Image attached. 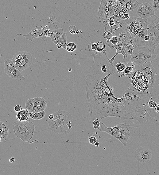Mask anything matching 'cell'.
<instances>
[{"mask_svg":"<svg viewBox=\"0 0 159 175\" xmlns=\"http://www.w3.org/2000/svg\"><path fill=\"white\" fill-rule=\"evenodd\" d=\"M115 71H106L103 69L100 60L93 61L88 74L86 76L85 100L92 120L97 118L102 121L107 117L120 118L123 110L122 100L113 93L108 78L115 73Z\"/></svg>","mask_w":159,"mask_h":175,"instance_id":"6da1fadb","label":"cell"},{"mask_svg":"<svg viewBox=\"0 0 159 175\" xmlns=\"http://www.w3.org/2000/svg\"><path fill=\"white\" fill-rule=\"evenodd\" d=\"M118 27L130 33L137 39V46L145 47L144 38L147 35V19L132 16L126 20L119 19L116 21Z\"/></svg>","mask_w":159,"mask_h":175,"instance_id":"7a4b0ae2","label":"cell"},{"mask_svg":"<svg viewBox=\"0 0 159 175\" xmlns=\"http://www.w3.org/2000/svg\"><path fill=\"white\" fill-rule=\"evenodd\" d=\"M54 118L47 121L50 130L56 134H67L74 127L75 121L69 112L59 110L53 113Z\"/></svg>","mask_w":159,"mask_h":175,"instance_id":"3957f363","label":"cell"},{"mask_svg":"<svg viewBox=\"0 0 159 175\" xmlns=\"http://www.w3.org/2000/svg\"><path fill=\"white\" fill-rule=\"evenodd\" d=\"M112 29L114 35L118 37V43L114 46H112L111 44L105 42V44L110 48L111 49L114 48L116 49V52L114 57L111 59H109L108 61L111 64H112L115 57L118 54H122L126 45L130 43L137 44L136 38L132 37L130 33L126 32L118 27Z\"/></svg>","mask_w":159,"mask_h":175,"instance_id":"277c9868","label":"cell"},{"mask_svg":"<svg viewBox=\"0 0 159 175\" xmlns=\"http://www.w3.org/2000/svg\"><path fill=\"white\" fill-rule=\"evenodd\" d=\"M129 126L130 125L126 124L121 123L114 127L109 128L101 121L100 128L98 130L105 132L111 135L120 141L124 146H126L131 135Z\"/></svg>","mask_w":159,"mask_h":175,"instance_id":"5b68a950","label":"cell"},{"mask_svg":"<svg viewBox=\"0 0 159 175\" xmlns=\"http://www.w3.org/2000/svg\"><path fill=\"white\" fill-rule=\"evenodd\" d=\"M147 35L149 41L145 42V47L151 51H154L159 44V18L155 15L147 19Z\"/></svg>","mask_w":159,"mask_h":175,"instance_id":"8992f818","label":"cell"},{"mask_svg":"<svg viewBox=\"0 0 159 175\" xmlns=\"http://www.w3.org/2000/svg\"><path fill=\"white\" fill-rule=\"evenodd\" d=\"M113 0H102L99 8L98 16L101 20L107 21L112 16H115L114 19L118 20L121 18L122 16L126 13L121 11V8L118 7L117 4Z\"/></svg>","mask_w":159,"mask_h":175,"instance_id":"52a82bcc","label":"cell"},{"mask_svg":"<svg viewBox=\"0 0 159 175\" xmlns=\"http://www.w3.org/2000/svg\"><path fill=\"white\" fill-rule=\"evenodd\" d=\"M13 129L16 137L21 139L24 142H29L33 136L35 126L34 123L29 120L19 121L13 123Z\"/></svg>","mask_w":159,"mask_h":175,"instance_id":"ba28073f","label":"cell"},{"mask_svg":"<svg viewBox=\"0 0 159 175\" xmlns=\"http://www.w3.org/2000/svg\"><path fill=\"white\" fill-rule=\"evenodd\" d=\"M157 55L144 46H137L134 49L130 61L135 64L141 65L153 61Z\"/></svg>","mask_w":159,"mask_h":175,"instance_id":"9c48e42d","label":"cell"},{"mask_svg":"<svg viewBox=\"0 0 159 175\" xmlns=\"http://www.w3.org/2000/svg\"><path fill=\"white\" fill-rule=\"evenodd\" d=\"M12 60L16 68L21 72L31 65L33 58L31 54L28 52L19 51L13 56Z\"/></svg>","mask_w":159,"mask_h":175,"instance_id":"30bf717a","label":"cell"},{"mask_svg":"<svg viewBox=\"0 0 159 175\" xmlns=\"http://www.w3.org/2000/svg\"><path fill=\"white\" fill-rule=\"evenodd\" d=\"M4 70L5 73L12 78L25 80V78L15 67L12 60L6 59L4 61Z\"/></svg>","mask_w":159,"mask_h":175,"instance_id":"8fae6325","label":"cell"},{"mask_svg":"<svg viewBox=\"0 0 159 175\" xmlns=\"http://www.w3.org/2000/svg\"><path fill=\"white\" fill-rule=\"evenodd\" d=\"M135 159L142 163L149 162L152 157L151 151L145 146L138 148L134 152Z\"/></svg>","mask_w":159,"mask_h":175,"instance_id":"7c38bea8","label":"cell"},{"mask_svg":"<svg viewBox=\"0 0 159 175\" xmlns=\"http://www.w3.org/2000/svg\"><path fill=\"white\" fill-rule=\"evenodd\" d=\"M45 29V27H43L42 26H40V27L37 26L33 29L31 31L27 34L25 35L21 34H17L15 37L14 40L15 41V39L18 35H21L24 36L26 39L31 41L33 44H34L33 40L35 38H40L45 41L46 38L44 35V33Z\"/></svg>","mask_w":159,"mask_h":175,"instance_id":"4fadbf2b","label":"cell"},{"mask_svg":"<svg viewBox=\"0 0 159 175\" xmlns=\"http://www.w3.org/2000/svg\"><path fill=\"white\" fill-rule=\"evenodd\" d=\"M141 70L145 74L150 77V79L149 82V88L153 87L156 79L157 73L156 70L152 66L151 62H148L142 64L141 67Z\"/></svg>","mask_w":159,"mask_h":175,"instance_id":"5bb4252c","label":"cell"},{"mask_svg":"<svg viewBox=\"0 0 159 175\" xmlns=\"http://www.w3.org/2000/svg\"><path fill=\"white\" fill-rule=\"evenodd\" d=\"M137 14L142 19H147L155 15V12L152 6L148 3L142 4L138 8Z\"/></svg>","mask_w":159,"mask_h":175,"instance_id":"9a60e30c","label":"cell"},{"mask_svg":"<svg viewBox=\"0 0 159 175\" xmlns=\"http://www.w3.org/2000/svg\"><path fill=\"white\" fill-rule=\"evenodd\" d=\"M137 43H130L125 46L124 49V56L122 63H126L130 60L134 49L137 47Z\"/></svg>","mask_w":159,"mask_h":175,"instance_id":"2e32d148","label":"cell"},{"mask_svg":"<svg viewBox=\"0 0 159 175\" xmlns=\"http://www.w3.org/2000/svg\"><path fill=\"white\" fill-rule=\"evenodd\" d=\"M64 32L63 28H56L51 31L50 37L52 41L55 44H56Z\"/></svg>","mask_w":159,"mask_h":175,"instance_id":"e0dca14e","label":"cell"},{"mask_svg":"<svg viewBox=\"0 0 159 175\" xmlns=\"http://www.w3.org/2000/svg\"><path fill=\"white\" fill-rule=\"evenodd\" d=\"M17 120L19 121H25L29 120V112L27 110H22L16 114Z\"/></svg>","mask_w":159,"mask_h":175,"instance_id":"ac0fdd59","label":"cell"},{"mask_svg":"<svg viewBox=\"0 0 159 175\" xmlns=\"http://www.w3.org/2000/svg\"><path fill=\"white\" fill-rule=\"evenodd\" d=\"M33 99L35 105L41 107L45 109L47 106V104L44 98L40 97H36Z\"/></svg>","mask_w":159,"mask_h":175,"instance_id":"d6986e66","label":"cell"},{"mask_svg":"<svg viewBox=\"0 0 159 175\" xmlns=\"http://www.w3.org/2000/svg\"><path fill=\"white\" fill-rule=\"evenodd\" d=\"M46 113L45 111H43L39 113H31L29 112V117L35 120H39L44 118Z\"/></svg>","mask_w":159,"mask_h":175,"instance_id":"ffe728a7","label":"cell"},{"mask_svg":"<svg viewBox=\"0 0 159 175\" xmlns=\"http://www.w3.org/2000/svg\"><path fill=\"white\" fill-rule=\"evenodd\" d=\"M131 65L126 67L123 71V73L121 76V77H128L132 74V72L134 71L135 64L134 63L131 62Z\"/></svg>","mask_w":159,"mask_h":175,"instance_id":"44dd1931","label":"cell"},{"mask_svg":"<svg viewBox=\"0 0 159 175\" xmlns=\"http://www.w3.org/2000/svg\"><path fill=\"white\" fill-rule=\"evenodd\" d=\"M9 133V128L7 125L4 123L3 126L1 137V142L6 141L7 140Z\"/></svg>","mask_w":159,"mask_h":175,"instance_id":"7402d4cb","label":"cell"},{"mask_svg":"<svg viewBox=\"0 0 159 175\" xmlns=\"http://www.w3.org/2000/svg\"><path fill=\"white\" fill-rule=\"evenodd\" d=\"M99 140V137L98 134L96 133H92L89 135L88 141L89 144H94Z\"/></svg>","mask_w":159,"mask_h":175,"instance_id":"603a6c76","label":"cell"},{"mask_svg":"<svg viewBox=\"0 0 159 175\" xmlns=\"http://www.w3.org/2000/svg\"><path fill=\"white\" fill-rule=\"evenodd\" d=\"M114 66L117 69L119 74H121L122 72H123L125 68L126 67V66L123 63L120 62H115Z\"/></svg>","mask_w":159,"mask_h":175,"instance_id":"cb8c5ba5","label":"cell"},{"mask_svg":"<svg viewBox=\"0 0 159 175\" xmlns=\"http://www.w3.org/2000/svg\"><path fill=\"white\" fill-rule=\"evenodd\" d=\"M106 46L105 44L102 42H99L96 43V49L97 52L99 53H104L105 50Z\"/></svg>","mask_w":159,"mask_h":175,"instance_id":"d4e9b609","label":"cell"},{"mask_svg":"<svg viewBox=\"0 0 159 175\" xmlns=\"http://www.w3.org/2000/svg\"><path fill=\"white\" fill-rule=\"evenodd\" d=\"M57 43L60 44L62 45V48L66 50L68 44L67 41V36L65 33L62 37L59 39Z\"/></svg>","mask_w":159,"mask_h":175,"instance_id":"484cf974","label":"cell"},{"mask_svg":"<svg viewBox=\"0 0 159 175\" xmlns=\"http://www.w3.org/2000/svg\"><path fill=\"white\" fill-rule=\"evenodd\" d=\"M35 106L34 102L33 99H29L26 101L25 103V107L29 112H31Z\"/></svg>","mask_w":159,"mask_h":175,"instance_id":"4316f807","label":"cell"},{"mask_svg":"<svg viewBox=\"0 0 159 175\" xmlns=\"http://www.w3.org/2000/svg\"><path fill=\"white\" fill-rule=\"evenodd\" d=\"M77 49V45L74 42H70L67 44L66 50L68 52L72 53L74 52Z\"/></svg>","mask_w":159,"mask_h":175,"instance_id":"83f0119b","label":"cell"},{"mask_svg":"<svg viewBox=\"0 0 159 175\" xmlns=\"http://www.w3.org/2000/svg\"><path fill=\"white\" fill-rule=\"evenodd\" d=\"M107 43H111L112 44H113V46H114L116 45L118 42V38L116 36H112L109 38H107Z\"/></svg>","mask_w":159,"mask_h":175,"instance_id":"f1b7e54d","label":"cell"},{"mask_svg":"<svg viewBox=\"0 0 159 175\" xmlns=\"http://www.w3.org/2000/svg\"><path fill=\"white\" fill-rule=\"evenodd\" d=\"M101 122V121L99 120L97 118L93 120L92 124L95 129L98 130L100 126Z\"/></svg>","mask_w":159,"mask_h":175,"instance_id":"f546056e","label":"cell"},{"mask_svg":"<svg viewBox=\"0 0 159 175\" xmlns=\"http://www.w3.org/2000/svg\"><path fill=\"white\" fill-rule=\"evenodd\" d=\"M45 109L41 107L35 105L31 113H39V112H41L43 111H45Z\"/></svg>","mask_w":159,"mask_h":175,"instance_id":"4dcf8cb0","label":"cell"},{"mask_svg":"<svg viewBox=\"0 0 159 175\" xmlns=\"http://www.w3.org/2000/svg\"><path fill=\"white\" fill-rule=\"evenodd\" d=\"M152 7L155 10L159 9V0H153L152 3Z\"/></svg>","mask_w":159,"mask_h":175,"instance_id":"1f68e13d","label":"cell"},{"mask_svg":"<svg viewBox=\"0 0 159 175\" xmlns=\"http://www.w3.org/2000/svg\"><path fill=\"white\" fill-rule=\"evenodd\" d=\"M158 104L156 102L152 100H149L148 102V105L150 108H155Z\"/></svg>","mask_w":159,"mask_h":175,"instance_id":"d6a6232c","label":"cell"},{"mask_svg":"<svg viewBox=\"0 0 159 175\" xmlns=\"http://www.w3.org/2000/svg\"><path fill=\"white\" fill-rule=\"evenodd\" d=\"M69 31L71 34L74 35L76 34V31H77V28L75 26L72 25L69 26Z\"/></svg>","mask_w":159,"mask_h":175,"instance_id":"836d02e7","label":"cell"},{"mask_svg":"<svg viewBox=\"0 0 159 175\" xmlns=\"http://www.w3.org/2000/svg\"><path fill=\"white\" fill-rule=\"evenodd\" d=\"M14 110L16 113H18L22 110V108L21 105H16L14 108Z\"/></svg>","mask_w":159,"mask_h":175,"instance_id":"e575fe53","label":"cell"},{"mask_svg":"<svg viewBox=\"0 0 159 175\" xmlns=\"http://www.w3.org/2000/svg\"><path fill=\"white\" fill-rule=\"evenodd\" d=\"M44 35L47 37H50L51 34V30L49 29H45L44 31Z\"/></svg>","mask_w":159,"mask_h":175,"instance_id":"d590c367","label":"cell"},{"mask_svg":"<svg viewBox=\"0 0 159 175\" xmlns=\"http://www.w3.org/2000/svg\"><path fill=\"white\" fill-rule=\"evenodd\" d=\"M4 123L3 122L0 121V143L1 142V137L2 132V129L3 126H4Z\"/></svg>","mask_w":159,"mask_h":175,"instance_id":"8d00e7d4","label":"cell"},{"mask_svg":"<svg viewBox=\"0 0 159 175\" xmlns=\"http://www.w3.org/2000/svg\"><path fill=\"white\" fill-rule=\"evenodd\" d=\"M130 16L128 13H125L123 15H122L120 19L122 20H126L130 18Z\"/></svg>","mask_w":159,"mask_h":175,"instance_id":"74e56055","label":"cell"},{"mask_svg":"<svg viewBox=\"0 0 159 175\" xmlns=\"http://www.w3.org/2000/svg\"><path fill=\"white\" fill-rule=\"evenodd\" d=\"M91 45V49L90 50L92 51H94L96 49V43L95 42H92Z\"/></svg>","mask_w":159,"mask_h":175,"instance_id":"f35d334b","label":"cell"},{"mask_svg":"<svg viewBox=\"0 0 159 175\" xmlns=\"http://www.w3.org/2000/svg\"><path fill=\"white\" fill-rule=\"evenodd\" d=\"M150 39V36L148 35H145L144 38V40L145 43L146 42L149 41Z\"/></svg>","mask_w":159,"mask_h":175,"instance_id":"ab89813d","label":"cell"},{"mask_svg":"<svg viewBox=\"0 0 159 175\" xmlns=\"http://www.w3.org/2000/svg\"><path fill=\"white\" fill-rule=\"evenodd\" d=\"M15 161V158L14 157H11L9 159L10 162V163L14 162Z\"/></svg>","mask_w":159,"mask_h":175,"instance_id":"60d3db41","label":"cell"},{"mask_svg":"<svg viewBox=\"0 0 159 175\" xmlns=\"http://www.w3.org/2000/svg\"><path fill=\"white\" fill-rule=\"evenodd\" d=\"M154 109L157 113H159V104H158L157 107H156Z\"/></svg>","mask_w":159,"mask_h":175,"instance_id":"b9f144b4","label":"cell"},{"mask_svg":"<svg viewBox=\"0 0 159 175\" xmlns=\"http://www.w3.org/2000/svg\"><path fill=\"white\" fill-rule=\"evenodd\" d=\"M56 46L58 49H61L62 48V45L58 43L56 44Z\"/></svg>","mask_w":159,"mask_h":175,"instance_id":"7bdbcfd3","label":"cell"},{"mask_svg":"<svg viewBox=\"0 0 159 175\" xmlns=\"http://www.w3.org/2000/svg\"><path fill=\"white\" fill-rule=\"evenodd\" d=\"M54 118V115L52 114L49 115L48 116L49 119L52 120Z\"/></svg>","mask_w":159,"mask_h":175,"instance_id":"ee69618b","label":"cell"},{"mask_svg":"<svg viewBox=\"0 0 159 175\" xmlns=\"http://www.w3.org/2000/svg\"><path fill=\"white\" fill-rule=\"evenodd\" d=\"M94 145L95 147H98L99 146H100V143H99V142L98 141H97V142H96L94 144Z\"/></svg>","mask_w":159,"mask_h":175,"instance_id":"f6af8a7d","label":"cell"},{"mask_svg":"<svg viewBox=\"0 0 159 175\" xmlns=\"http://www.w3.org/2000/svg\"><path fill=\"white\" fill-rule=\"evenodd\" d=\"M82 33L83 32H82L81 31L77 30V31H76V34H80V33Z\"/></svg>","mask_w":159,"mask_h":175,"instance_id":"bcb514c9","label":"cell"}]
</instances>
